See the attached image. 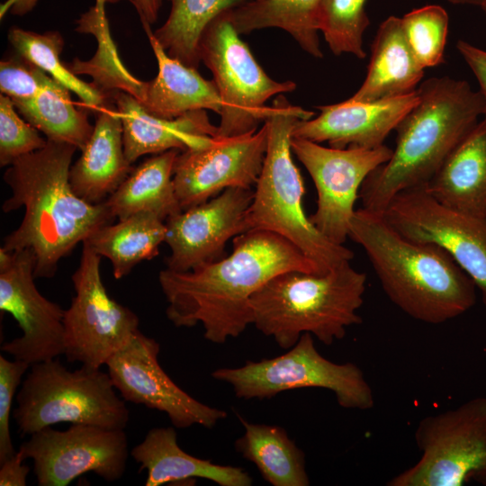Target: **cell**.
<instances>
[{"mask_svg":"<svg viewBox=\"0 0 486 486\" xmlns=\"http://www.w3.org/2000/svg\"><path fill=\"white\" fill-rule=\"evenodd\" d=\"M424 69L410 47L401 19L390 16L377 30L365 79L348 99L370 103L411 94Z\"/></svg>","mask_w":486,"mask_h":486,"instance_id":"25","label":"cell"},{"mask_svg":"<svg viewBox=\"0 0 486 486\" xmlns=\"http://www.w3.org/2000/svg\"><path fill=\"white\" fill-rule=\"evenodd\" d=\"M482 9L483 10L485 15H486V0L484 1V3L481 5Z\"/></svg>","mask_w":486,"mask_h":486,"instance_id":"45","label":"cell"},{"mask_svg":"<svg viewBox=\"0 0 486 486\" xmlns=\"http://www.w3.org/2000/svg\"><path fill=\"white\" fill-rule=\"evenodd\" d=\"M43 70L16 53L0 62V91L19 103L33 98L46 76Z\"/></svg>","mask_w":486,"mask_h":486,"instance_id":"37","label":"cell"},{"mask_svg":"<svg viewBox=\"0 0 486 486\" xmlns=\"http://www.w3.org/2000/svg\"><path fill=\"white\" fill-rule=\"evenodd\" d=\"M366 0H321L320 31L334 55L364 58L363 35L369 26Z\"/></svg>","mask_w":486,"mask_h":486,"instance_id":"34","label":"cell"},{"mask_svg":"<svg viewBox=\"0 0 486 486\" xmlns=\"http://www.w3.org/2000/svg\"><path fill=\"white\" fill-rule=\"evenodd\" d=\"M366 275L345 262L325 273L290 270L261 286L251 297L252 324L284 349L303 333L326 346L345 338L362 322Z\"/></svg>","mask_w":486,"mask_h":486,"instance_id":"5","label":"cell"},{"mask_svg":"<svg viewBox=\"0 0 486 486\" xmlns=\"http://www.w3.org/2000/svg\"><path fill=\"white\" fill-rule=\"evenodd\" d=\"M171 4L165 22L153 35L171 58L198 68V45L207 25L221 13L247 0H167Z\"/></svg>","mask_w":486,"mask_h":486,"instance_id":"32","label":"cell"},{"mask_svg":"<svg viewBox=\"0 0 486 486\" xmlns=\"http://www.w3.org/2000/svg\"><path fill=\"white\" fill-rule=\"evenodd\" d=\"M77 148L48 140L46 146L15 160L4 174L12 196L2 205L5 213L24 208L19 227L2 248L31 250L35 278H51L58 262L94 231L115 218L104 202L93 204L73 191L69 171Z\"/></svg>","mask_w":486,"mask_h":486,"instance_id":"2","label":"cell"},{"mask_svg":"<svg viewBox=\"0 0 486 486\" xmlns=\"http://www.w3.org/2000/svg\"><path fill=\"white\" fill-rule=\"evenodd\" d=\"M291 148L317 190V208L309 216L310 221L327 238L344 245L364 181L390 159L392 149L384 144L374 148H337L294 137Z\"/></svg>","mask_w":486,"mask_h":486,"instance_id":"13","label":"cell"},{"mask_svg":"<svg viewBox=\"0 0 486 486\" xmlns=\"http://www.w3.org/2000/svg\"><path fill=\"white\" fill-rule=\"evenodd\" d=\"M177 149L146 159L134 167L121 185L104 202L111 214L123 220L148 212L163 221L183 210L176 197L173 176Z\"/></svg>","mask_w":486,"mask_h":486,"instance_id":"26","label":"cell"},{"mask_svg":"<svg viewBox=\"0 0 486 486\" xmlns=\"http://www.w3.org/2000/svg\"><path fill=\"white\" fill-rule=\"evenodd\" d=\"M14 104L19 114L48 140L68 143L82 150L93 133L94 125L87 112L77 109L70 90L49 75L33 98Z\"/></svg>","mask_w":486,"mask_h":486,"instance_id":"30","label":"cell"},{"mask_svg":"<svg viewBox=\"0 0 486 486\" xmlns=\"http://www.w3.org/2000/svg\"><path fill=\"white\" fill-rule=\"evenodd\" d=\"M143 28L158 72L154 79L146 82L144 99L139 102L141 106L162 119H176L196 110H212L220 114L221 101L213 80L203 78L197 68L168 56L154 37L150 26Z\"/></svg>","mask_w":486,"mask_h":486,"instance_id":"24","label":"cell"},{"mask_svg":"<svg viewBox=\"0 0 486 486\" xmlns=\"http://www.w3.org/2000/svg\"><path fill=\"white\" fill-rule=\"evenodd\" d=\"M101 256L83 243L72 275L75 296L65 310V354L68 362L100 369L140 330L139 317L107 292L100 273Z\"/></svg>","mask_w":486,"mask_h":486,"instance_id":"11","label":"cell"},{"mask_svg":"<svg viewBox=\"0 0 486 486\" xmlns=\"http://www.w3.org/2000/svg\"><path fill=\"white\" fill-rule=\"evenodd\" d=\"M314 115L313 112L291 104L283 94L274 98L265 122L268 129L267 148L247 223L248 230H266L287 239L325 273L350 262L354 253L327 238L303 209L304 183L292 158L291 140L295 124Z\"/></svg>","mask_w":486,"mask_h":486,"instance_id":"6","label":"cell"},{"mask_svg":"<svg viewBox=\"0 0 486 486\" xmlns=\"http://www.w3.org/2000/svg\"><path fill=\"white\" fill-rule=\"evenodd\" d=\"M166 223L148 212L134 213L94 231L83 243L110 260L116 279L129 274L139 263L158 255L165 242Z\"/></svg>","mask_w":486,"mask_h":486,"instance_id":"28","label":"cell"},{"mask_svg":"<svg viewBox=\"0 0 486 486\" xmlns=\"http://www.w3.org/2000/svg\"><path fill=\"white\" fill-rule=\"evenodd\" d=\"M76 31L92 34L97 49L88 60L76 58L67 63L68 68L76 76H90L91 84L107 98L111 93L122 91L140 103L144 99L146 82L134 76L123 65L110 32L106 13L91 6L76 20Z\"/></svg>","mask_w":486,"mask_h":486,"instance_id":"31","label":"cell"},{"mask_svg":"<svg viewBox=\"0 0 486 486\" xmlns=\"http://www.w3.org/2000/svg\"><path fill=\"white\" fill-rule=\"evenodd\" d=\"M95 113L93 133L69 171L73 191L93 204L104 202L133 169L125 156L122 123L114 104H105Z\"/></svg>","mask_w":486,"mask_h":486,"instance_id":"21","label":"cell"},{"mask_svg":"<svg viewBox=\"0 0 486 486\" xmlns=\"http://www.w3.org/2000/svg\"><path fill=\"white\" fill-rule=\"evenodd\" d=\"M423 188L451 209L486 218V113Z\"/></svg>","mask_w":486,"mask_h":486,"instance_id":"23","label":"cell"},{"mask_svg":"<svg viewBox=\"0 0 486 486\" xmlns=\"http://www.w3.org/2000/svg\"><path fill=\"white\" fill-rule=\"evenodd\" d=\"M230 255L187 272L166 268L158 282L167 319L178 328L201 324L205 339L224 344L252 324L250 299L274 276L290 270L322 273L293 244L262 230L236 236Z\"/></svg>","mask_w":486,"mask_h":486,"instance_id":"1","label":"cell"},{"mask_svg":"<svg viewBox=\"0 0 486 486\" xmlns=\"http://www.w3.org/2000/svg\"><path fill=\"white\" fill-rule=\"evenodd\" d=\"M252 188L231 187L166 220L168 269L187 272L222 258L228 240L248 230Z\"/></svg>","mask_w":486,"mask_h":486,"instance_id":"18","label":"cell"},{"mask_svg":"<svg viewBox=\"0 0 486 486\" xmlns=\"http://www.w3.org/2000/svg\"><path fill=\"white\" fill-rule=\"evenodd\" d=\"M18 451L24 460H32L39 486H67L89 472L117 481L129 455L124 429L87 424H71L64 431L45 428L32 434Z\"/></svg>","mask_w":486,"mask_h":486,"instance_id":"12","label":"cell"},{"mask_svg":"<svg viewBox=\"0 0 486 486\" xmlns=\"http://www.w3.org/2000/svg\"><path fill=\"white\" fill-rule=\"evenodd\" d=\"M348 238L364 250L388 298L410 317L441 324L475 304V284L444 248L404 237L382 213L356 210Z\"/></svg>","mask_w":486,"mask_h":486,"instance_id":"4","label":"cell"},{"mask_svg":"<svg viewBox=\"0 0 486 486\" xmlns=\"http://www.w3.org/2000/svg\"><path fill=\"white\" fill-rule=\"evenodd\" d=\"M47 139L19 116L14 102L0 95V166L12 165L18 158L46 146Z\"/></svg>","mask_w":486,"mask_h":486,"instance_id":"36","label":"cell"},{"mask_svg":"<svg viewBox=\"0 0 486 486\" xmlns=\"http://www.w3.org/2000/svg\"><path fill=\"white\" fill-rule=\"evenodd\" d=\"M121 1H128L134 6L142 26H151L157 22L162 0H105L106 4H116Z\"/></svg>","mask_w":486,"mask_h":486,"instance_id":"41","label":"cell"},{"mask_svg":"<svg viewBox=\"0 0 486 486\" xmlns=\"http://www.w3.org/2000/svg\"><path fill=\"white\" fill-rule=\"evenodd\" d=\"M321 0H247L224 14L237 32L248 34L265 28L288 32L308 54L323 57L320 46Z\"/></svg>","mask_w":486,"mask_h":486,"instance_id":"27","label":"cell"},{"mask_svg":"<svg viewBox=\"0 0 486 486\" xmlns=\"http://www.w3.org/2000/svg\"><path fill=\"white\" fill-rule=\"evenodd\" d=\"M105 0H95L94 6L99 10H105Z\"/></svg>","mask_w":486,"mask_h":486,"instance_id":"44","label":"cell"},{"mask_svg":"<svg viewBox=\"0 0 486 486\" xmlns=\"http://www.w3.org/2000/svg\"><path fill=\"white\" fill-rule=\"evenodd\" d=\"M198 54L212 73L221 101L218 138L255 132L271 112L266 101L296 89L295 82L275 81L264 71L224 12L204 29Z\"/></svg>","mask_w":486,"mask_h":486,"instance_id":"8","label":"cell"},{"mask_svg":"<svg viewBox=\"0 0 486 486\" xmlns=\"http://www.w3.org/2000/svg\"><path fill=\"white\" fill-rule=\"evenodd\" d=\"M148 472L146 486L195 481L201 478L220 486H250L252 477L241 467L217 464L184 452L177 442L173 427L154 428L130 451Z\"/></svg>","mask_w":486,"mask_h":486,"instance_id":"22","label":"cell"},{"mask_svg":"<svg viewBox=\"0 0 486 486\" xmlns=\"http://www.w3.org/2000/svg\"><path fill=\"white\" fill-rule=\"evenodd\" d=\"M8 40L16 53L43 70L53 79L74 92L85 106L96 112L107 98L91 83L88 84L75 75L64 63L60 55L64 39L57 31L38 33L19 27H12Z\"/></svg>","mask_w":486,"mask_h":486,"instance_id":"33","label":"cell"},{"mask_svg":"<svg viewBox=\"0 0 486 486\" xmlns=\"http://www.w3.org/2000/svg\"><path fill=\"white\" fill-rule=\"evenodd\" d=\"M20 452L0 464V486H25L30 467L22 462Z\"/></svg>","mask_w":486,"mask_h":486,"instance_id":"40","label":"cell"},{"mask_svg":"<svg viewBox=\"0 0 486 486\" xmlns=\"http://www.w3.org/2000/svg\"><path fill=\"white\" fill-rule=\"evenodd\" d=\"M16 401L13 417L22 435L63 422L125 429L130 418L108 373L69 371L57 358L30 366Z\"/></svg>","mask_w":486,"mask_h":486,"instance_id":"7","label":"cell"},{"mask_svg":"<svg viewBox=\"0 0 486 486\" xmlns=\"http://www.w3.org/2000/svg\"><path fill=\"white\" fill-rule=\"evenodd\" d=\"M419 100L396 126L390 159L364 181L362 208L382 213L398 194L423 187L486 113V99L468 82L428 78L418 87Z\"/></svg>","mask_w":486,"mask_h":486,"instance_id":"3","label":"cell"},{"mask_svg":"<svg viewBox=\"0 0 486 486\" xmlns=\"http://www.w3.org/2000/svg\"><path fill=\"white\" fill-rule=\"evenodd\" d=\"M268 140L266 123L248 134L218 138L199 149L180 152L173 181L183 211L231 187L252 188L260 176Z\"/></svg>","mask_w":486,"mask_h":486,"instance_id":"17","label":"cell"},{"mask_svg":"<svg viewBox=\"0 0 486 486\" xmlns=\"http://www.w3.org/2000/svg\"><path fill=\"white\" fill-rule=\"evenodd\" d=\"M39 0H6L0 6V18L10 13L14 15H24L31 12Z\"/></svg>","mask_w":486,"mask_h":486,"instance_id":"42","label":"cell"},{"mask_svg":"<svg viewBox=\"0 0 486 486\" xmlns=\"http://www.w3.org/2000/svg\"><path fill=\"white\" fill-rule=\"evenodd\" d=\"M34 267L31 250L0 248V310L11 314L22 332L1 350L30 365L65 354V310L38 291Z\"/></svg>","mask_w":486,"mask_h":486,"instance_id":"15","label":"cell"},{"mask_svg":"<svg viewBox=\"0 0 486 486\" xmlns=\"http://www.w3.org/2000/svg\"><path fill=\"white\" fill-rule=\"evenodd\" d=\"M159 351L158 342L139 330L108 360V374L121 397L166 413L177 428H212L226 418L225 410L197 400L175 383L158 363Z\"/></svg>","mask_w":486,"mask_h":486,"instance_id":"16","label":"cell"},{"mask_svg":"<svg viewBox=\"0 0 486 486\" xmlns=\"http://www.w3.org/2000/svg\"><path fill=\"white\" fill-rule=\"evenodd\" d=\"M454 4H471L481 6L485 0H447Z\"/></svg>","mask_w":486,"mask_h":486,"instance_id":"43","label":"cell"},{"mask_svg":"<svg viewBox=\"0 0 486 486\" xmlns=\"http://www.w3.org/2000/svg\"><path fill=\"white\" fill-rule=\"evenodd\" d=\"M30 364L21 360H9L0 355V464L13 456L14 448L10 418L15 392Z\"/></svg>","mask_w":486,"mask_h":486,"instance_id":"38","label":"cell"},{"mask_svg":"<svg viewBox=\"0 0 486 486\" xmlns=\"http://www.w3.org/2000/svg\"><path fill=\"white\" fill-rule=\"evenodd\" d=\"M419 100L415 92L370 103L349 99L334 104L316 106L320 113L299 121L292 137L317 143L328 142L337 148H374L383 145L389 133Z\"/></svg>","mask_w":486,"mask_h":486,"instance_id":"19","label":"cell"},{"mask_svg":"<svg viewBox=\"0 0 486 486\" xmlns=\"http://www.w3.org/2000/svg\"><path fill=\"white\" fill-rule=\"evenodd\" d=\"M382 214L404 237L444 248L473 281L486 307V218L451 209L423 187L398 194Z\"/></svg>","mask_w":486,"mask_h":486,"instance_id":"14","label":"cell"},{"mask_svg":"<svg viewBox=\"0 0 486 486\" xmlns=\"http://www.w3.org/2000/svg\"><path fill=\"white\" fill-rule=\"evenodd\" d=\"M212 377L230 384L240 399H270L285 391L321 388L331 391L345 409L367 410L374 405L373 390L360 367L322 356L308 332L284 355L248 360L239 367L219 368Z\"/></svg>","mask_w":486,"mask_h":486,"instance_id":"9","label":"cell"},{"mask_svg":"<svg viewBox=\"0 0 486 486\" xmlns=\"http://www.w3.org/2000/svg\"><path fill=\"white\" fill-rule=\"evenodd\" d=\"M108 97L120 114L124 152L131 165L147 154L199 149L215 140L217 126L211 122L206 110L192 111L176 119H162L148 113L127 93L115 91Z\"/></svg>","mask_w":486,"mask_h":486,"instance_id":"20","label":"cell"},{"mask_svg":"<svg viewBox=\"0 0 486 486\" xmlns=\"http://www.w3.org/2000/svg\"><path fill=\"white\" fill-rule=\"evenodd\" d=\"M401 19L407 40L418 63L432 68L445 62L449 18L440 5L413 9Z\"/></svg>","mask_w":486,"mask_h":486,"instance_id":"35","label":"cell"},{"mask_svg":"<svg viewBox=\"0 0 486 486\" xmlns=\"http://www.w3.org/2000/svg\"><path fill=\"white\" fill-rule=\"evenodd\" d=\"M244 434L235 449L253 463L273 486H308L305 454L279 426L251 423L238 417Z\"/></svg>","mask_w":486,"mask_h":486,"instance_id":"29","label":"cell"},{"mask_svg":"<svg viewBox=\"0 0 486 486\" xmlns=\"http://www.w3.org/2000/svg\"><path fill=\"white\" fill-rule=\"evenodd\" d=\"M456 48L476 77L480 91L486 99V50L459 40Z\"/></svg>","mask_w":486,"mask_h":486,"instance_id":"39","label":"cell"},{"mask_svg":"<svg viewBox=\"0 0 486 486\" xmlns=\"http://www.w3.org/2000/svg\"><path fill=\"white\" fill-rule=\"evenodd\" d=\"M414 437L418 461L388 486H486V397L426 416Z\"/></svg>","mask_w":486,"mask_h":486,"instance_id":"10","label":"cell"}]
</instances>
